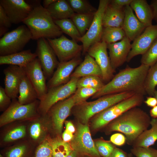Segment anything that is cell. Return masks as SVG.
I'll list each match as a JSON object with an SVG mask.
<instances>
[{"label": "cell", "mask_w": 157, "mask_h": 157, "mask_svg": "<svg viewBox=\"0 0 157 157\" xmlns=\"http://www.w3.org/2000/svg\"><path fill=\"white\" fill-rule=\"evenodd\" d=\"M128 155L126 152L116 147L110 157H128Z\"/></svg>", "instance_id": "c3c4849f"}, {"label": "cell", "mask_w": 157, "mask_h": 157, "mask_svg": "<svg viewBox=\"0 0 157 157\" xmlns=\"http://www.w3.org/2000/svg\"><path fill=\"white\" fill-rule=\"evenodd\" d=\"M46 9L54 20L71 19L75 14L65 0H56Z\"/></svg>", "instance_id": "484cf974"}, {"label": "cell", "mask_w": 157, "mask_h": 157, "mask_svg": "<svg viewBox=\"0 0 157 157\" xmlns=\"http://www.w3.org/2000/svg\"><path fill=\"white\" fill-rule=\"evenodd\" d=\"M150 5L152 11L153 20L157 24V0H151Z\"/></svg>", "instance_id": "f907efd6"}, {"label": "cell", "mask_w": 157, "mask_h": 157, "mask_svg": "<svg viewBox=\"0 0 157 157\" xmlns=\"http://www.w3.org/2000/svg\"><path fill=\"white\" fill-rule=\"evenodd\" d=\"M140 62L141 64L150 67L157 62V38L147 51L142 55Z\"/></svg>", "instance_id": "d590c367"}, {"label": "cell", "mask_w": 157, "mask_h": 157, "mask_svg": "<svg viewBox=\"0 0 157 157\" xmlns=\"http://www.w3.org/2000/svg\"><path fill=\"white\" fill-rule=\"evenodd\" d=\"M26 134L24 126L17 127L8 133L4 138V141L8 142L16 140L23 137Z\"/></svg>", "instance_id": "ab89813d"}, {"label": "cell", "mask_w": 157, "mask_h": 157, "mask_svg": "<svg viewBox=\"0 0 157 157\" xmlns=\"http://www.w3.org/2000/svg\"><path fill=\"white\" fill-rule=\"evenodd\" d=\"M144 102L147 106L152 108L157 105V99L154 97H147Z\"/></svg>", "instance_id": "681fc988"}, {"label": "cell", "mask_w": 157, "mask_h": 157, "mask_svg": "<svg viewBox=\"0 0 157 157\" xmlns=\"http://www.w3.org/2000/svg\"><path fill=\"white\" fill-rule=\"evenodd\" d=\"M8 30V28L4 27H0V36H2L3 35H4L6 33V32Z\"/></svg>", "instance_id": "9f6ffc18"}, {"label": "cell", "mask_w": 157, "mask_h": 157, "mask_svg": "<svg viewBox=\"0 0 157 157\" xmlns=\"http://www.w3.org/2000/svg\"><path fill=\"white\" fill-rule=\"evenodd\" d=\"M144 99V95L135 94L98 113L93 119L92 128L96 130L106 126L128 110L141 105Z\"/></svg>", "instance_id": "5b68a950"}, {"label": "cell", "mask_w": 157, "mask_h": 157, "mask_svg": "<svg viewBox=\"0 0 157 157\" xmlns=\"http://www.w3.org/2000/svg\"><path fill=\"white\" fill-rule=\"evenodd\" d=\"M131 152L136 157H157V150L151 147H132Z\"/></svg>", "instance_id": "f35d334b"}, {"label": "cell", "mask_w": 157, "mask_h": 157, "mask_svg": "<svg viewBox=\"0 0 157 157\" xmlns=\"http://www.w3.org/2000/svg\"><path fill=\"white\" fill-rule=\"evenodd\" d=\"M79 78H71L67 83L48 89L45 96L40 101V111L45 114L56 103L73 95L77 89V82Z\"/></svg>", "instance_id": "52a82bcc"}, {"label": "cell", "mask_w": 157, "mask_h": 157, "mask_svg": "<svg viewBox=\"0 0 157 157\" xmlns=\"http://www.w3.org/2000/svg\"><path fill=\"white\" fill-rule=\"evenodd\" d=\"M41 132L40 125L39 123L33 124L30 128V133L31 137L35 140L40 136Z\"/></svg>", "instance_id": "f6af8a7d"}, {"label": "cell", "mask_w": 157, "mask_h": 157, "mask_svg": "<svg viewBox=\"0 0 157 157\" xmlns=\"http://www.w3.org/2000/svg\"><path fill=\"white\" fill-rule=\"evenodd\" d=\"M95 144L99 153L103 157H110L116 147L111 142L103 140H97Z\"/></svg>", "instance_id": "74e56055"}, {"label": "cell", "mask_w": 157, "mask_h": 157, "mask_svg": "<svg viewBox=\"0 0 157 157\" xmlns=\"http://www.w3.org/2000/svg\"><path fill=\"white\" fill-rule=\"evenodd\" d=\"M124 8H117L109 3L103 15V27H115L122 28L125 17Z\"/></svg>", "instance_id": "cb8c5ba5"}, {"label": "cell", "mask_w": 157, "mask_h": 157, "mask_svg": "<svg viewBox=\"0 0 157 157\" xmlns=\"http://www.w3.org/2000/svg\"><path fill=\"white\" fill-rule=\"evenodd\" d=\"M131 42L126 36L118 42L107 44L111 64L115 70L126 62L131 49Z\"/></svg>", "instance_id": "ac0fdd59"}, {"label": "cell", "mask_w": 157, "mask_h": 157, "mask_svg": "<svg viewBox=\"0 0 157 157\" xmlns=\"http://www.w3.org/2000/svg\"><path fill=\"white\" fill-rule=\"evenodd\" d=\"M26 149V147L24 145L16 147L6 153L7 157H22Z\"/></svg>", "instance_id": "7bdbcfd3"}, {"label": "cell", "mask_w": 157, "mask_h": 157, "mask_svg": "<svg viewBox=\"0 0 157 157\" xmlns=\"http://www.w3.org/2000/svg\"><path fill=\"white\" fill-rule=\"evenodd\" d=\"M81 60L78 56L68 61L59 62L56 69L47 83L48 89L68 82L71 78L72 72L81 63Z\"/></svg>", "instance_id": "e0dca14e"}, {"label": "cell", "mask_w": 157, "mask_h": 157, "mask_svg": "<svg viewBox=\"0 0 157 157\" xmlns=\"http://www.w3.org/2000/svg\"><path fill=\"white\" fill-rule=\"evenodd\" d=\"M56 0H44L43 1V6L47 9L50 5L55 2Z\"/></svg>", "instance_id": "11a10c76"}, {"label": "cell", "mask_w": 157, "mask_h": 157, "mask_svg": "<svg viewBox=\"0 0 157 157\" xmlns=\"http://www.w3.org/2000/svg\"><path fill=\"white\" fill-rule=\"evenodd\" d=\"M94 14L75 13L71 18L81 36L84 35L90 27L93 21Z\"/></svg>", "instance_id": "4dcf8cb0"}, {"label": "cell", "mask_w": 157, "mask_h": 157, "mask_svg": "<svg viewBox=\"0 0 157 157\" xmlns=\"http://www.w3.org/2000/svg\"><path fill=\"white\" fill-rule=\"evenodd\" d=\"M67 1L73 11L76 13L94 14L97 10L87 0Z\"/></svg>", "instance_id": "836d02e7"}, {"label": "cell", "mask_w": 157, "mask_h": 157, "mask_svg": "<svg viewBox=\"0 0 157 157\" xmlns=\"http://www.w3.org/2000/svg\"><path fill=\"white\" fill-rule=\"evenodd\" d=\"M110 0H100L97 10L94 14L92 22L85 34L79 40L82 43L83 54L87 52L94 44L101 41L103 26L102 20L104 13Z\"/></svg>", "instance_id": "ba28073f"}, {"label": "cell", "mask_w": 157, "mask_h": 157, "mask_svg": "<svg viewBox=\"0 0 157 157\" xmlns=\"http://www.w3.org/2000/svg\"><path fill=\"white\" fill-rule=\"evenodd\" d=\"M157 85V62L150 66L148 70L144 83L146 94L154 97L156 87Z\"/></svg>", "instance_id": "1f68e13d"}, {"label": "cell", "mask_w": 157, "mask_h": 157, "mask_svg": "<svg viewBox=\"0 0 157 157\" xmlns=\"http://www.w3.org/2000/svg\"><path fill=\"white\" fill-rule=\"evenodd\" d=\"M5 75V90L11 99H15L19 94V85L25 74L23 68L19 66L9 65L3 70Z\"/></svg>", "instance_id": "ffe728a7"}, {"label": "cell", "mask_w": 157, "mask_h": 157, "mask_svg": "<svg viewBox=\"0 0 157 157\" xmlns=\"http://www.w3.org/2000/svg\"><path fill=\"white\" fill-rule=\"evenodd\" d=\"M150 125V129L144 131L138 137L132 147H148L155 144L157 141V119L152 118Z\"/></svg>", "instance_id": "4316f807"}, {"label": "cell", "mask_w": 157, "mask_h": 157, "mask_svg": "<svg viewBox=\"0 0 157 157\" xmlns=\"http://www.w3.org/2000/svg\"><path fill=\"white\" fill-rule=\"evenodd\" d=\"M110 140L114 145L118 146H122L126 142V139L123 134L118 133L111 135L110 138Z\"/></svg>", "instance_id": "b9f144b4"}, {"label": "cell", "mask_w": 157, "mask_h": 157, "mask_svg": "<svg viewBox=\"0 0 157 157\" xmlns=\"http://www.w3.org/2000/svg\"><path fill=\"white\" fill-rule=\"evenodd\" d=\"M74 136L73 133L65 130L62 134L63 140L65 142H68L72 140Z\"/></svg>", "instance_id": "816d5d0a"}, {"label": "cell", "mask_w": 157, "mask_h": 157, "mask_svg": "<svg viewBox=\"0 0 157 157\" xmlns=\"http://www.w3.org/2000/svg\"><path fill=\"white\" fill-rule=\"evenodd\" d=\"M12 24L4 9L0 5V27L8 28L11 27Z\"/></svg>", "instance_id": "ee69618b"}, {"label": "cell", "mask_w": 157, "mask_h": 157, "mask_svg": "<svg viewBox=\"0 0 157 157\" xmlns=\"http://www.w3.org/2000/svg\"><path fill=\"white\" fill-rule=\"evenodd\" d=\"M71 141L70 144L73 150L77 153L92 157H101L87 124H78L76 133Z\"/></svg>", "instance_id": "9c48e42d"}, {"label": "cell", "mask_w": 157, "mask_h": 157, "mask_svg": "<svg viewBox=\"0 0 157 157\" xmlns=\"http://www.w3.org/2000/svg\"><path fill=\"white\" fill-rule=\"evenodd\" d=\"M65 124L66 130L73 134L75 132V127L71 122L69 121L66 122Z\"/></svg>", "instance_id": "f5cc1de1"}, {"label": "cell", "mask_w": 157, "mask_h": 157, "mask_svg": "<svg viewBox=\"0 0 157 157\" xmlns=\"http://www.w3.org/2000/svg\"><path fill=\"white\" fill-rule=\"evenodd\" d=\"M125 17L122 27L126 35L133 41L144 31L147 27L140 22L134 14L129 5L124 8Z\"/></svg>", "instance_id": "44dd1931"}, {"label": "cell", "mask_w": 157, "mask_h": 157, "mask_svg": "<svg viewBox=\"0 0 157 157\" xmlns=\"http://www.w3.org/2000/svg\"><path fill=\"white\" fill-rule=\"evenodd\" d=\"M77 152L73 150L69 155L66 157H76Z\"/></svg>", "instance_id": "6f0895ef"}, {"label": "cell", "mask_w": 157, "mask_h": 157, "mask_svg": "<svg viewBox=\"0 0 157 157\" xmlns=\"http://www.w3.org/2000/svg\"><path fill=\"white\" fill-rule=\"evenodd\" d=\"M135 94L125 92L106 95L92 101H85L75 106L74 113L81 122L87 124L93 116Z\"/></svg>", "instance_id": "277c9868"}, {"label": "cell", "mask_w": 157, "mask_h": 157, "mask_svg": "<svg viewBox=\"0 0 157 157\" xmlns=\"http://www.w3.org/2000/svg\"><path fill=\"white\" fill-rule=\"evenodd\" d=\"M107 49V44L101 41L91 46L87 52L88 54L94 59L100 67L103 81L108 83L114 76L115 71L112 66Z\"/></svg>", "instance_id": "8fae6325"}, {"label": "cell", "mask_w": 157, "mask_h": 157, "mask_svg": "<svg viewBox=\"0 0 157 157\" xmlns=\"http://www.w3.org/2000/svg\"><path fill=\"white\" fill-rule=\"evenodd\" d=\"M130 6L138 19L147 27L152 25V11L147 0H133Z\"/></svg>", "instance_id": "d4e9b609"}, {"label": "cell", "mask_w": 157, "mask_h": 157, "mask_svg": "<svg viewBox=\"0 0 157 157\" xmlns=\"http://www.w3.org/2000/svg\"><path fill=\"white\" fill-rule=\"evenodd\" d=\"M133 0H112L110 3L113 6L120 8H123L130 5Z\"/></svg>", "instance_id": "7dc6e473"}, {"label": "cell", "mask_w": 157, "mask_h": 157, "mask_svg": "<svg viewBox=\"0 0 157 157\" xmlns=\"http://www.w3.org/2000/svg\"><path fill=\"white\" fill-rule=\"evenodd\" d=\"M122 28L115 27H104L101 41L107 44L114 43L120 41L126 37Z\"/></svg>", "instance_id": "f546056e"}, {"label": "cell", "mask_w": 157, "mask_h": 157, "mask_svg": "<svg viewBox=\"0 0 157 157\" xmlns=\"http://www.w3.org/2000/svg\"><path fill=\"white\" fill-rule=\"evenodd\" d=\"M37 58L30 49L22 50L9 55L0 56V65H9L24 68Z\"/></svg>", "instance_id": "7402d4cb"}, {"label": "cell", "mask_w": 157, "mask_h": 157, "mask_svg": "<svg viewBox=\"0 0 157 157\" xmlns=\"http://www.w3.org/2000/svg\"><path fill=\"white\" fill-rule=\"evenodd\" d=\"M11 98L6 93L5 88L2 86H0V104L1 108L7 104L10 101Z\"/></svg>", "instance_id": "bcb514c9"}, {"label": "cell", "mask_w": 157, "mask_h": 157, "mask_svg": "<svg viewBox=\"0 0 157 157\" xmlns=\"http://www.w3.org/2000/svg\"><path fill=\"white\" fill-rule=\"evenodd\" d=\"M58 58L59 62L69 60L79 56L82 45L62 35L58 38L47 39Z\"/></svg>", "instance_id": "30bf717a"}, {"label": "cell", "mask_w": 157, "mask_h": 157, "mask_svg": "<svg viewBox=\"0 0 157 157\" xmlns=\"http://www.w3.org/2000/svg\"><path fill=\"white\" fill-rule=\"evenodd\" d=\"M58 102L50 109L55 129L57 133L60 134L64 121L76 103L73 95Z\"/></svg>", "instance_id": "d6986e66"}, {"label": "cell", "mask_w": 157, "mask_h": 157, "mask_svg": "<svg viewBox=\"0 0 157 157\" xmlns=\"http://www.w3.org/2000/svg\"><path fill=\"white\" fill-rule=\"evenodd\" d=\"M42 69L47 78L52 76L59 63L47 40L41 38L37 42L35 52Z\"/></svg>", "instance_id": "7c38bea8"}, {"label": "cell", "mask_w": 157, "mask_h": 157, "mask_svg": "<svg viewBox=\"0 0 157 157\" xmlns=\"http://www.w3.org/2000/svg\"><path fill=\"white\" fill-rule=\"evenodd\" d=\"M99 90L97 89L88 87L77 88L73 94L76 105L86 101L90 97L92 96Z\"/></svg>", "instance_id": "8d00e7d4"}, {"label": "cell", "mask_w": 157, "mask_h": 157, "mask_svg": "<svg viewBox=\"0 0 157 157\" xmlns=\"http://www.w3.org/2000/svg\"><path fill=\"white\" fill-rule=\"evenodd\" d=\"M90 76L102 78L101 72L99 66L94 59L88 54L83 61L72 73L71 78H80Z\"/></svg>", "instance_id": "603a6c76"}, {"label": "cell", "mask_w": 157, "mask_h": 157, "mask_svg": "<svg viewBox=\"0 0 157 157\" xmlns=\"http://www.w3.org/2000/svg\"><path fill=\"white\" fill-rule=\"evenodd\" d=\"M36 157H53L51 144L44 142L40 145L36 151Z\"/></svg>", "instance_id": "60d3db41"}, {"label": "cell", "mask_w": 157, "mask_h": 157, "mask_svg": "<svg viewBox=\"0 0 157 157\" xmlns=\"http://www.w3.org/2000/svg\"><path fill=\"white\" fill-rule=\"evenodd\" d=\"M128 157H133V155L131 152L128 154Z\"/></svg>", "instance_id": "91938a15"}, {"label": "cell", "mask_w": 157, "mask_h": 157, "mask_svg": "<svg viewBox=\"0 0 157 157\" xmlns=\"http://www.w3.org/2000/svg\"><path fill=\"white\" fill-rule=\"evenodd\" d=\"M150 67L143 64L135 68L127 65L92 96V98L125 92H131L144 96L146 94L144 81Z\"/></svg>", "instance_id": "6da1fadb"}, {"label": "cell", "mask_w": 157, "mask_h": 157, "mask_svg": "<svg viewBox=\"0 0 157 157\" xmlns=\"http://www.w3.org/2000/svg\"><path fill=\"white\" fill-rule=\"evenodd\" d=\"M19 94L18 101L21 104L31 103L38 98L37 93L25 73L20 82Z\"/></svg>", "instance_id": "83f0119b"}, {"label": "cell", "mask_w": 157, "mask_h": 157, "mask_svg": "<svg viewBox=\"0 0 157 157\" xmlns=\"http://www.w3.org/2000/svg\"><path fill=\"white\" fill-rule=\"evenodd\" d=\"M25 74L35 89L40 101L47 93L46 78L40 61L36 58L23 68Z\"/></svg>", "instance_id": "4fadbf2b"}, {"label": "cell", "mask_w": 157, "mask_h": 157, "mask_svg": "<svg viewBox=\"0 0 157 157\" xmlns=\"http://www.w3.org/2000/svg\"><path fill=\"white\" fill-rule=\"evenodd\" d=\"M105 85L102 79L97 76H88L79 78L77 82V88L88 87L99 90Z\"/></svg>", "instance_id": "e575fe53"}, {"label": "cell", "mask_w": 157, "mask_h": 157, "mask_svg": "<svg viewBox=\"0 0 157 157\" xmlns=\"http://www.w3.org/2000/svg\"><path fill=\"white\" fill-rule=\"evenodd\" d=\"M154 97H155L157 99V90H156L154 93Z\"/></svg>", "instance_id": "680465c9"}, {"label": "cell", "mask_w": 157, "mask_h": 157, "mask_svg": "<svg viewBox=\"0 0 157 157\" xmlns=\"http://www.w3.org/2000/svg\"><path fill=\"white\" fill-rule=\"evenodd\" d=\"M32 39L31 33L25 25L6 33L0 39V55L4 56L20 51Z\"/></svg>", "instance_id": "8992f818"}, {"label": "cell", "mask_w": 157, "mask_h": 157, "mask_svg": "<svg viewBox=\"0 0 157 157\" xmlns=\"http://www.w3.org/2000/svg\"><path fill=\"white\" fill-rule=\"evenodd\" d=\"M37 104L36 100L26 104H21L18 101H15L1 115L0 125L34 116L36 114Z\"/></svg>", "instance_id": "5bb4252c"}, {"label": "cell", "mask_w": 157, "mask_h": 157, "mask_svg": "<svg viewBox=\"0 0 157 157\" xmlns=\"http://www.w3.org/2000/svg\"><path fill=\"white\" fill-rule=\"evenodd\" d=\"M0 5L11 23L15 24L22 22L33 8L31 5L24 0H0Z\"/></svg>", "instance_id": "9a60e30c"}, {"label": "cell", "mask_w": 157, "mask_h": 157, "mask_svg": "<svg viewBox=\"0 0 157 157\" xmlns=\"http://www.w3.org/2000/svg\"><path fill=\"white\" fill-rule=\"evenodd\" d=\"M53 157H66L73 151L68 142L60 139H56L51 144Z\"/></svg>", "instance_id": "d6a6232c"}, {"label": "cell", "mask_w": 157, "mask_h": 157, "mask_svg": "<svg viewBox=\"0 0 157 157\" xmlns=\"http://www.w3.org/2000/svg\"><path fill=\"white\" fill-rule=\"evenodd\" d=\"M148 113L138 107L124 113L106 126V132L116 131L126 137L127 144L132 145L140 135L150 125Z\"/></svg>", "instance_id": "7a4b0ae2"}, {"label": "cell", "mask_w": 157, "mask_h": 157, "mask_svg": "<svg viewBox=\"0 0 157 157\" xmlns=\"http://www.w3.org/2000/svg\"><path fill=\"white\" fill-rule=\"evenodd\" d=\"M63 33L70 36L72 40L79 41L82 37L72 20L70 18L54 20Z\"/></svg>", "instance_id": "f1b7e54d"}, {"label": "cell", "mask_w": 157, "mask_h": 157, "mask_svg": "<svg viewBox=\"0 0 157 157\" xmlns=\"http://www.w3.org/2000/svg\"><path fill=\"white\" fill-rule=\"evenodd\" d=\"M150 115L152 118L157 119V105L151 109Z\"/></svg>", "instance_id": "db71d44e"}, {"label": "cell", "mask_w": 157, "mask_h": 157, "mask_svg": "<svg viewBox=\"0 0 157 157\" xmlns=\"http://www.w3.org/2000/svg\"><path fill=\"white\" fill-rule=\"evenodd\" d=\"M157 38V24L147 27L131 44V49L126 62H129L137 56L144 54Z\"/></svg>", "instance_id": "2e32d148"}, {"label": "cell", "mask_w": 157, "mask_h": 157, "mask_svg": "<svg viewBox=\"0 0 157 157\" xmlns=\"http://www.w3.org/2000/svg\"><path fill=\"white\" fill-rule=\"evenodd\" d=\"M32 7L29 15L22 22L29 29L32 39H53L63 35L46 9L39 3Z\"/></svg>", "instance_id": "3957f363"}]
</instances>
